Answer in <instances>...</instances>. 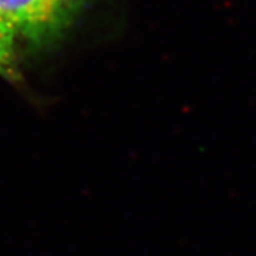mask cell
I'll return each mask as SVG.
<instances>
[{"label": "cell", "mask_w": 256, "mask_h": 256, "mask_svg": "<svg viewBox=\"0 0 256 256\" xmlns=\"http://www.w3.org/2000/svg\"><path fill=\"white\" fill-rule=\"evenodd\" d=\"M86 0H0V13L16 36L48 43L73 23Z\"/></svg>", "instance_id": "cell-1"}, {"label": "cell", "mask_w": 256, "mask_h": 256, "mask_svg": "<svg viewBox=\"0 0 256 256\" xmlns=\"http://www.w3.org/2000/svg\"><path fill=\"white\" fill-rule=\"evenodd\" d=\"M16 38L14 30L0 13V76L12 82L18 80Z\"/></svg>", "instance_id": "cell-2"}]
</instances>
